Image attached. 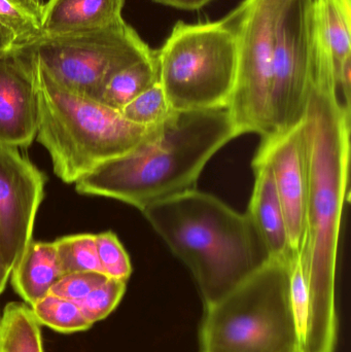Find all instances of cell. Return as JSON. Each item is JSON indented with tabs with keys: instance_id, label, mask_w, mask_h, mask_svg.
Wrapping results in <instances>:
<instances>
[{
	"instance_id": "6da1fadb",
	"label": "cell",
	"mask_w": 351,
	"mask_h": 352,
	"mask_svg": "<svg viewBox=\"0 0 351 352\" xmlns=\"http://www.w3.org/2000/svg\"><path fill=\"white\" fill-rule=\"evenodd\" d=\"M307 165L306 232L299 262L304 293L297 309L301 352H335V281L348 194L350 111L340 97L329 54L317 50L302 121Z\"/></svg>"
},
{
	"instance_id": "7a4b0ae2",
	"label": "cell",
	"mask_w": 351,
	"mask_h": 352,
	"mask_svg": "<svg viewBox=\"0 0 351 352\" xmlns=\"http://www.w3.org/2000/svg\"><path fill=\"white\" fill-rule=\"evenodd\" d=\"M239 136L227 107L175 111L137 148L80 178L76 190L142 211L194 188L212 157Z\"/></svg>"
},
{
	"instance_id": "3957f363",
	"label": "cell",
	"mask_w": 351,
	"mask_h": 352,
	"mask_svg": "<svg viewBox=\"0 0 351 352\" xmlns=\"http://www.w3.org/2000/svg\"><path fill=\"white\" fill-rule=\"evenodd\" d=\"M141 212L193 275L204 307L271 260L247 212L195 188L152 203Z\"/></svg>"
},
{
	"instance_id": "277c9868",
	"label": "cell",
	"mask_w": 351,
	"mask_h": 352,
	"mask_svg": "<svg viewBox=\"0 0 351 352\" xmlns=\"http://www.w3.org/2000/svg\"><path fill=\"white\" fill-rule=\"evenodd\" d=\"M25 47L32 57L36 80V138L62 182L76 184L100 165L137 148L156 129L158 125H136L121 111L68 90Z\"/></svg>"
},
{
	"instance_id": "5b68a950",
	"label": "cell",
	"mask_w": 351,
	"mask_h": 352,
	"mask_svg": "<svg viewBox=\"0 0 351 352\" xmlns=\"http://www.w3.org/2000/svg\"><path fill=\"white\" fill-rule=\"evenodd\" d=\"M293 260L267 264L204 307L201 352H301L291 289Z\"/></svg>"
},
{
	"instance_id": "8992f818",
	"label": "cell",
	"mask_w": 351,
	"mask_h": 352,
	"mask_svg": "<svg viewBox=\"0 0 351 352\" xmlns=\"http://www.w3.org/2000/svg\"><path fill=\"white\" fill-rule=\"evenodd\" d=\"M155 56L159 82L174 111L228 107L237 43L224 19L196 24L179 21Z\"/></svg>"
},
{
	"instance_id": "52a82bcc",
	"label": "cell",
	"mask_w": 351,
	"mask_h": 352,
	"mask_svg": "<svg viewBox=\"0 0 351 352\" xmlns=\"http://www.w3.org/2000/svg\"><path fill=\"white\" fill-rule=\"evenodd\" d=\"M278 0H243L224 20L237 43L229 115L241 135H273L271 113L274 30Z\"/></svg>"
},
{
	"instance_id": "ba28073f",
	"label": "cell",
	"mask_w": 351,
	"mask_h": 352,
	"mask_svg": "<svg viewBox=\"0 0 351 352\" xmlns=\"http://www.w3.org/2000/svg\"><path fill=\"white\" fill-rule=\"evenodd\" d=\"M27 47L56 82L96 101L117 72L154 54L125 20L82 34L43 37Z\"/></svg>"
},
{
	"instance_id": "9c48e42d",
	"label": "cell",
	"mask_w": 351,
	"mask_h": 352,
	"mask_svg": "<svg viewBox=\"0 0 351 352\" xmlns=\"http://www.w3.org/2000/svg\"><path fill=\"white\" fill-rule=\"evenodd\" d=\"M313 67V0H278L271 91L273 134L288 131L304 119Z\"/></svg>"
},
{
	"instance_id": "30bf717a",
	"label": "cell",
	"mask_w": 351,
	"mask_h": 352,
	"mask_svg": "<svg viewBox=\"0 0 351 352\" xmlns=\"http://www.w3.org/2000/svg\"><path fill=\"white\" fill-rule=\"evenodd\" d=\"M45 176L19 152L0 144V256L10 271L32 240Z\"/></svg>"
},
{
	"instance_id": "8fae6325",
	"label": "cell",
	"mask_w": 351,
	"mask_h": 352,
	"mask_svg": "<svg viewBox=\"0 0 351 352\" xmlns=\"http://www.w3.org/2000/svg\"><path fill=\"white\" fill-rule=\"evenodd\" d=\"M255 157L271 168L288 244L293 254L299 256L306 232L307 165L302 122L288 131L262 138Z\"/></svg>"
},
{
	"instance_id": "7c38bea8",
	"label": "cell",
	"mask_w": 351,
	"mask_h": 352,
	"mask_svg": "<svg viewBox=\"0 0 351 352\" xmlns=\"http://www.w3.org/2000/svg\"><path fill=\"white\" fill-rule=\"evenodd\" d=\"M37 89L32 57L25 47L0 53V144L16 148L36 138Z\"/></svg>"
},
{
	"instance_id": "4fadbf2b",
	"label": "cell",
	"mask_w": 351,
	"mask_h": 352,
	"mask_svg": "<svg viewBox=\"0 0 351 352\" xmlns=\"http://www.w3.org/2000/svg\"><path fill=\"white\" fill-rule=\"evenodd\" d=\"M126 0H49L41 16L43 37L82 34L123 21Z\"/></svg>"
},
{
	"instance_id": "5bb4252c",
	"label": "cell",
	"mask_w": 351,
	"mask_h": 352,
	"mask_svg": "<svg viewBox=\"0 0 351 352\" xmlns=\"http://www.w3.org/2000/svg\"><path fill=\"white\" fill-rule=\"evenodd\" d=\"M253 167L255 186L247 215L265 242L271 258L293 260L295 256L288 244L284 211L271 168L267 162L258 157L253 158Z\"/></svg>"
},
{
	"instance_id": "9a60e30c",
	"label": "cell",
	"mask_w": 351,
	"mask_h": 352,
	"mask_svg": "<svg viewBox=\"0 0 351 352\" xmlns=\"http://www.w3.org/2000/svg\"><path fill=\"white\" fill-rule=\"evenodd\" d=\"M62 275L54 242L33 241L12 271L14 291L28 306L45 296Z\"/></svg>"
},
{
	"instance_id": "2e32d148",
	"label": "cell",
	"mask_w": 351,
	"mask_h": 352,
	"mask_svg": "<svg viewBox=\"0 0 351 352\" xmlns=\"http://www.w3.org/2000/svg\"><path fill=\"white\" fill-rule=\"evenodd\" d=\"M313 12L315 27L331 55L337 82L342 66L351 59V1L313 0Z\"/></svg>"
},
{
	"instance_id": "e0dca14e",
	"label": "cell",
	"mask_w": 351,
	"mask_h": 352,
	"mask_svg": "<svg viewBox=\"0 0 351 352\" xmlns=\"http://www.w3.org/2000/svg\"><path fill=\"white\" fill-rule=\"evenodd\" d=\"M159 82L156 56L135 62L109 80L99 102L121 111L144 91Z\"/></svg>"
},
{
	"instance_id": "ac0fdd59",
	"label": "cell",
	"mask_w": 351,
	"mask_h": 352,
	"mask_svg": "<svg viewBox=\"0 0 351 352\" xmlns=\"http://www.w3.org/2000/svg\"><path fill=\"white\" fill-rule=\"evenodd\" d=\"M0 352H43L41 324L30 306H6L0 320Z\"/></svg>"
},
{
	"instance_id": "d6986e66",
	"label": "cell",
	"mask_w": 351,
	"mask_h": 352,
	"mask_svg": "<svg viewBox=\"0 0 351 352\" xmlns=\"http://www.w3.org/2000/svg\"><path fill=\"white\" fill-rule=\"evenodd\" d=\"M39 324H45L57 332H82L93 324L87 320L76 302L49 294L30 306Z\"/></svg>"
},
{
	"instance_id": "ffe728a7",
	"label": "cell",
	"mask_w": 351,
	"mask_h": 352,
	"mask_svg": "<svg viewBox=\"0 0 351 352\" xmlns=\"http://www.w3.org/2000/svg\"><path fill=\"white\" fill-rule=\"evenodd\" d=\"M54 244L62 275L86 271L101 272L95 234L65 236Z\"/></svg>"
},
{
	"instance_id": "44dd1931",
	"label": "cell",
	"mask_w": 351,
	"mask_h": 352,
	"mask_svg": "<svg viewBox=\"0 0 351 352\" xmlns=\"http://www.w3.org/2000/svg\"><path fill=\"white\" fill-rule=\"evenodd\" d=\"M0 25L14 35L16 47H27L43 36L41 16L22 0H0Z\"/></svg>"
},
{
	"instance_id": "7402d4cb",
	"label": "cell",
	"mask_w": 351,
	"mask_h": 352,
	"mask_svg": "<svg viewBox=\"0 0 351 352\" xmlns=\"http://www.w3.org/2000/svg\"><path fill=\"white\" fill-rule=\"evenodd\" d=\"M174 111L160 82H157L126 105L121 113L136 125L154 127L166 121Z\"/></svg>"
},
{
	"instance_id": "603a6c76",
	"label": "cell",
	"mask_w": 351,
	"mask_h": 352,
	"mask_svg": "<svg viewBox=\"0 0 351 352\" xmlns=\"http://www.w3.org/2000/svg\"><path fill=\"white\" fill-rule=\"evenodd\" d=\"M95 241L101 272L109 278L127 283L131 276V262L117 236L113 232H103L95 234Z\"/></svg>"
},
{
	"instance_id": "cb8c5ba5",
	"label": "cell",
	"mask_w": 351,
	"mask_h": 352,
	"mask_svg": "<svg viewBox=\"0 0 351 352\" xmlns=\"http://www.w3.org/2000/svg\"><path fill=\"white\" fill-rule=\"evenodd\" d=\"M126 285V281L107 278L78 303L91 324L104 320L117 308L125 294Z\"/></svg>"
},
{
	"instance_id": "d4e9b609",
	"label": "cell",
	"mask_w": 351,
	"mask_h": 352,
	"mask_svg": "<svg viewBox=\"0 0 351 352\" xmlns=\"http://www.w3.org/2000/svg\"><path fill=\"white\" fill-rule=\"evenodd\" d=\"M109 277L96 271L70 273L63 275L52 287L49 294L80 303L93 289L102 285Z\"/></svg>"
},
{
	"instance_id": "484cf974",
	"label": "cell",
	"mask_w": 351,
	"mask_h": 352,
	"mask_svg": "<svg viewBox=\"0 0 351 352\" xmlns=\"http://www.w3.org/2000/svg\"><path fill=\"white\" fill-rule=\"evenodd\" d=\"M161 6L183 10H197L204 8L212 0H152Z\"/></svg>"
},
{
	"instance_id": "4316f807",
	"label": "cell",
	"mask_w": 351,
	"mask_h": 352,
	"mask_svg": "<svg viewBox=\"0 0 351 352\" xmlns=\"http://www.w3.org/2000/svg\"><path fill=\"white\" fill-rule=\"evenodd\" d=\"M14 47H16L14 35L0 25V53L8 51Z\"/></svg>"
},
{
	"instance_id": "83f0119b",
	"label": "cell",
	"mask_w": 351,
	"mask_h": 352,
	"mask_svg": "<svg viewBox=\"0 0 351 352\" xmlns=\"http://www.w3.org/2000/svg\"><path fill=\"white\" fill-rule=\"evenodd\" d=\"M10 274H12V271L8 269V267L4 263L3 258L0 256V294L3 292Z\"/></svg>"
},
{
	"instance_id": "f1b7e54d",
	"label": "cell",
	"mask_w": 351,
	"mask_h": 352,
	"mask_svg": "<svg viewBox=\"0 0 351 352\" xmlns=\"http://www.w3.org/2000/svg\"><path fill=\"white\" fill-rule=\"evenodd\" d=\"M25 3L28 4L34 12H36L39 16H43V8H45V3L43 0H22Z\"/></svg>"
}]
</instances>
